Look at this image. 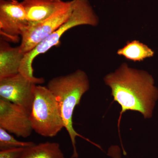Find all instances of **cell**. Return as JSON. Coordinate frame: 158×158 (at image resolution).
I'll list each match as a JSON object with an SVG mask.
<instances>
[{"label": "cell", "mask_w": 158, "mask_h": 158, "mask_svg": "<svg viewBox=\"0 0 158 158\" xmlns=\"http://www.w3.org/2000/svg\"><path fill=\"white\" fill-rule=\"evenodd\" d=\"M103 80L111 89L113 100L121 107L118 129L122 116L128 110L141 113L145 119L152 117L158 100V88L149 73L131 68L123 62L114 72L107 74Z\"/></svg>", "instance_id": "cell-1"}, {"label": "cell", "mask_w": 158, "mask_h": 158, "mask_svg": "<svg viewBox=\"0 0 158 158\" xmlns=\"http://www.w3.org/2000/svg\"><path fill=\"white\" fill-rule=\"evenodd\" d=\"M47 87L59 104L64 128L70 137L73 148V154L71 158L78 157L76 141L77 137L85 139L102 150L100 146L79 134L73 128L74 110L80 104L82 96L90 89V81L87 73L79 69L66 75L55 77L50 80Z\"/></svg>", "instance_id": "cell-2"}, {"label": "cell", "mask_w": 158, "mask_h": 158, "mask_svg": "<svg viewBox=\"0 0 158 158\" xmlns=\"http://www.w3.org/2000/svg\"><path fill=\"white\" fill-rule=\"evenodd\" d=\"M72 12L68 20L32 51L24 54L19 73L27 78L37 82L38 84H43L44 79L36 77L34 76L32 63L36 57L45 53L53 47L58 45L63 34L69 29L78 26L96 27L98 25V16L89 0H72Z\"/></svg>", "instance_id": "cell-3"}, {"label": "cell", "mask_w": 158, "mask_h": 158, "mask_svg": "<svg viewBox=\"0 0 158 158\" xmlns=\"http://www.w3.org/2000/svg\"><path fill=\"white\" fill-rule=\"evenodd\" d=\"M30 118L33 130L43 137H55L64 127L59 104L47 87L35 86Z\"/></svg>", "instance_id": "cell-4"}, {"label": "cell", "mask_w": 158, "mask_h": 158, "mask_svg": "<svg viewBox=\"0 0 158 158\" xmlns=\"http://www.w3.org/2000/svg\"><path fill=\"white\" fill-rule=\"evenodd\" d=\"M73 11V2L48 18L37 23L29 24L22 35L21 52H31L68 20Z\"/></svg>", "instance_id": "cell-5"}, {"label": "cell", "mask_w": 158, "mask_h": 158, "mask_svg": "<svg viewBox=\"0 0 158 158\" xmlns=\"http://www.w3.org/2000/svg\"><path fill=\"white\" fill-rule=\"evenodd\" d=\"M29 25L21 2L0 0V34L5 40L18 42Z\"/></svg>", "instance_id": "cell-6"}, {"label": "cell", "mask_w": 158, "mask_h": 158, "mask_svg": "<svg viewBox=\"0 0 158 158\" xmlns=\"http://www.w3.org/2000/svg\"><path fill=\"white\" fill-rule=\"evenodd\" d=\"M38 83L19 73L0 79V98L25 109L30 113L34 99V88Z\"/></svg>", "instance_id": "cell-7"}, {"label": "cell", "mask_w": 158, "mask_h": 158, "mask_svg": "<svg viewBox=\"0 0 158 158\" xmlns=\"http://www.w3.org/2000/svg\"><path fill=\"white\" fill-rule=\"evenodd\" d=\"M0 128L18 137L31 135L32 125L30 113L23 108L0 98Z\"/></svg>", "instance_id": "cell-8"}, {"label": "cell", "mask_w": 158, "mask_h": 158, "mask_svg": "<svg viewBox=\"0 0 158 158\" xmlns=\"http://www.w3.org/2000/svg\"><path fill=\"white\" fill-rule=\"evenodd\" d=\"M29 24L37 23L46 19L67 6L69 1L63 0H23Z\"/></svg>", "instance_id": "cell-9"}, {"label": "cell", "mask_w": 158, "mask_h": 158, "mask_svg": "<svg viewBox=\"0 0 158 158\" xmlns=\"http://www.w3.org/2000/svg\"><path fill=\"white\" fill-rule=\"evenodd\" d=\"M24 56L19 46L12 47L6 40L0 42V79L19 73Z\"/></svg>", "instance_id": "cell-10"}, {"label": "cell", "mask_w": 158, "mask_h": 158, "mask_svg": "<svg viewBox=\"0 0 158 158\" xmlns=\"http://www.w3.org/2000/svg\"><path fill=\"white\" fill-rule=\"evenodd\" d=\"M19 158H66L56 142H46L26 148Z\"/></svg>", "instance_id": "cell-11"}, {"label": "cell", "mask_w": 158, "mask_h": 158, "mask_svg": "<svg viewBox=\"0 0 158 158\" xmlns=\"http://www.w3.org/2000/svg\"><path fill=\"white\" fill-rule=\"evenodd\" d=\"M154 54L149 47L137 40L128 41L126 45L117 52V55L134 62L143 61L146 58L153 56Z\"/></svg>", "instance_id": "cell-12"}, {"label": "cell", "mask_w": 158, "mask_h": 158, "mask_svg": "<svg viewBox=\"0 0 158 158\" xmlns=\"http://www.w3.org/2000/svg\"><path fill=\"white\" fill-rule=\"evenodd\" d=\"M34 142L16 140L9 133L0 128V149L6 150L16 148H27L35 144Z\"/></svg>", "instance_id": "cell-13"}, {"label": "cell", "mask_w": 158, "mask_h": 158, "mask_svg": "<svg viewBox=\"0 0 158 158\" xmlns=\"http://www.w3.org/2000/svg\"><path fill=\"white\" fill-rule=\"evenodd\" d=\"M26 148H16L0 151V158H19Z\"/></svg>", "instance_id": "cell-14"}, {"label": "cell", "mask_w": 158, "mask_h": 158, "mask_svg": "<svg viewBox=\"0 0 158 158\" xmlns=\"http://www.w3.org/2000/svg\"><path fill=\"white\" fill-rule=\"evenodd\" d=\"M108 156L112 158H121L120 148L116 145L110 146L108 150Z\"/></svg>", "instance_id": "cell-15"}]
</instances>
